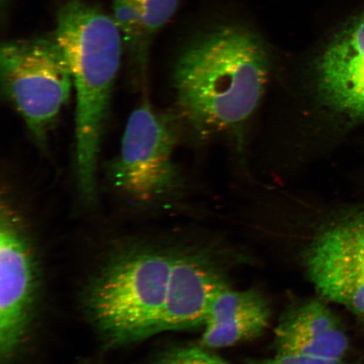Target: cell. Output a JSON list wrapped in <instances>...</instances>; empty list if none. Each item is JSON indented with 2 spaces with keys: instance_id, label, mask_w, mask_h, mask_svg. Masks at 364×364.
<instances>
[{
  "instance_id": "9",
  "label": "cell",
  "mask_w": 364,
  "mask_h": 364,
  "mask_svg": "<svg viewBox=\"0 0 364 364\" xmlns=\"http://www.w3.org/2000/svg\"><path fill=\"white\" fill-rule=\"evenodd\" d=\"M228 286L201 255L175 253L158 333L204 326L212 304Z\"/></svg>"
},
{
  "instance_id": "5",
  "label": "cell",
  "mask_w": 364,
  "mask_h": 364,
  "mask_svg": "<svg viewBox=\"0 0 364 364\" xmlns=\"http://www.w3.org/2000/svg\"><path fill=\"white\" fill-rule=\"evenodd\" d=\"M143 95L127 119L108 176L117 192L149 204L172 193L178 176L173 161L176 139L171 117L154 107L146 90Z\"/></svg>"
},
{
  "instance_id": "12",
  "label": "cell",
  "mask_w": 364,
  "mask_h": 364,
  "mask_svg": "<svg viewBox=\"0 0 364 364\" xmlns=\"http://www.w3.org/2000/svg\"><path fill=\"white\" fill-rule=\"evenodd\" d=\"M113 18L122 38L135 75L147 88V70L150 43L146 26L136 0H113Z\"/></svg>"
},
{
  "instance_id": "15",
  "label": "cell",
  "mask_w": 364,
  "mask_h": 364,
  "mask_svg": "<svg viewBox=\"0 0 364 364\" xmlns=\"http://www.w3.org/2000/svg\"><path fill=\"white\" fill-rule=\"evenodd\" d=\"M249 364H358L343 359L306 356V355L276 354L274 357L250 362Z\"/></svg>"
},
{
  "instance_id": "4",
  "label": "cell",
  "mask_w": 364,
  "mask_h": 364,
  "mask_svg": "<svg viewBox=\"0 0 364 364\" xmlns=\"http://www.w3.org/2000/svg\"><path fill=\"white\" fill-rule=\"evenodd\" d=\"M2 92L40 146H46L74 82L54 36L8 41L0 53Z\"/></svg>"
},
{
  "instance_id": "1",
  "label": "cell",
  "mask_w": 364,
  "mask_h": 364,
  "mask_svg": "<svg viewBox=\"0 0 364 364\" xmlns=\"http://www.w3.org/2000/svg\"><path fill=\"white\" fill-rule=\"evenodd\" d=\"M70 65L76 97L75 171L81 199L97 197L100 151L124 38L113 16L83 0H68L53 34Z\"/></svg>"
},
{
  "instance_id": "3",
  "label": "cell",
  "mask_w": 364,
  "mask_h": 364,
  "mask_svg": "<svg viewBox=\"0 0 364 364\" xmlns=\"http://www.w3.org/2000/svg\"><path fill=\"white\" fill-rule=\"evenodd\" d=\"M174 255L156 245H129L91 277L84 308L105 343L117 347L158 333Z\"/></svg>"
},
{
  "instance_id": "2",
  "label": "cell",
  "mask_w": 364,
  "mask_h": 364,
  "mask_svg": "<svg viewBox=\"0 0 364 364\" xmlns=\"http://www.w3.org/2000/svg\"><path fill=\"white\" fill-rule=\"evenodd\" d=\"M265 51L254 36L222 29L186 50L176 63L177 101L195 125L224 129L256 110L267 77Z\"/></svg>"
},
{
  "instance_id": "10",
  "label": "cell",
  "mask_w": 364,
  "mask_h": 364,
  "mask_svg": "<svg viewBox=\"0 0 364 364\" xmlns=\"http://www.w3.org/2000/svg\"><path fill=\"white\" fill-rule=\"evenodd\" d=\"M276 354L343 359L348 336L333 311L321 299L306 300L287 311L274 331Z\"/></svg>"
},
{
  "instance_id": "7",
  "label": "cell",
  "mask_w": 364,
  "mask_h": 364,
  "mask_svg": "<svg viewBox=\"0 0 364 364\" xmlns=\"http://www.w3.org/2000/svg\"><path fill=\"white\" fill-rule=\"evenodd\" d=\"M306 267L318 293L364 326V212L321 231L307 250Z\"/></svg>"
},
{
  "instance_id": "8",
  "label": "cell",
  "mask_w": 364,
  "mask_h": 364,
  "mask_svg": "<svg viewBox=\"0 0 364 364\" xmlns=\"http://www.w3.org/2000/svg\"><path fill=\"white\" fill-rule=\"evenodd\" d=\"M316 70L318 94L326 106L364 117V14L332 39Z\"/></svg>"
},
{
  "instance_id": "6",
  "label": "cell",
  "mask_w": 364,
  "mask_h": 364,
  "mask_svg": "<svg viewBox=\"0 0 364 364\" xmlns=\"http://www.w3.org/2000/svg\"><path fill=\"white\" fill-rule=\"evenodd\" d=\"M39 292V267L21 217L2 202L0 213V360L11 364L30 333Z\"/></svg>"
},
{
  "instance_id": "14",
  "label": "cell",
  "mask_w": 364,
  "mask_h": 364,
  "mask_svg": "<svg viewBox=\"0 0 364 364\" xmlns=\"http://www.w3.org/2000/svg\"><path fill=\"white\" fill-rule=\"evenodd\" d=\"M156 364H231L201 345L175 348L164 353Z\"/></svg>"
},
{
  "instance_id": "13",
  "label": "cell",
  "mask_w": 364,
  "mask_h": 364,
  "mask_svg": "<svg viewBox=\"0 0 364 364\" xmlns=\"http://www.w3.org/2000/svg\"><path fill=\"white\" fill-rule=\"evenodd\" d=\"M180 0H136L142 11L149 38L153 39L159 30L174 15Z\"/></svg>"
},
{
  "instance_id": "11",
  "label": "cell",
  "mask_w": 364,
  "mask_h": 364,
  "mask_svg": "<svg viewBox=\"0 0 364 364\" xmlns=\"http://www.w3.org/2000/svg\"><path fill=\"white\" fill-rule=\"evenodd\" d=\"M270 306L257 311L236 314L220 322L204 326L199 345L208 349L232 347L261 336L269 326Z\"/></svg>"
}]
</instances>
